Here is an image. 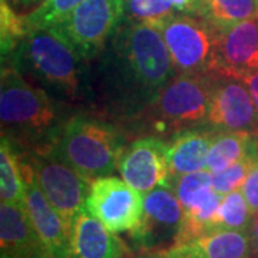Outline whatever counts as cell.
Instances as JSON below:
<instances>
[{
  "mask_svg": "<svg viewBox=\"0 0 258 258\" xmlns=\"http://www.w3.org/2000/svg\"><path fill=\"white\" fill-rule=\"evenodd\" d=\"M99 88L115 112L131 119L144 111L176 72L155 26L125 19L103 50Z\"/></svg>",
  "mask_w": 258,
  "mask_h": 258,
  "instance_id": "cell-1",
  "label": "cell"
},
{
  "mask_svg": "<svg viewBox=\"0 0 258 258\" xmlns=\"http://www.w3.org/2000/svg\"><path fill=\"white\" fill-rule=\"evenodd\" d=\"M0 119L2 137L23 151H52L64 125L49 93L12 63H2Z\"/></svg>",
  "mask_w": 258,
  "mask_h": 258,
  "instance_id": "cell-2",
  "label": "cell"
},
{
  "mask_svg": "<svg viewBox=\"0 0 258 258\" xmlns=\"http://www.w3.org/2000/svg\"><path fill=\"white\" fill-rule=\"evenodd\" d=\"M12 59L46 92L71 101L81 98L83 59L53 28L30 30Z\"/></svg>",
  "mask_w": 258,
  "mask_h": 258,
  "instance_id": "cell-3",
  "label": "cell"
},
{
  "mask_svg": "<svg viewBox=\"0 0 258 258\" xmlns=\"http://www.w3.org/2000/svg\"><path fill=\"white\" fill-rule=\"evenodd\" d=\"M123 149V135L108 120L75 115L64 122L52 152L93 182L115 172Z\"/></svg>",
  "mask_w": 258,
  "mask_h": 258,
  "instance_id": "cell-4",
  "label": "cell"
},
{
  "mask_svg": "<svg viewBox=\"0 0 258 258\" xmlns=\"http://www.w3.org/2000/svg\"><path fill=\"white\" fill-rule=\"evenodd\" d=\"M215 71L175 75L144 111L132 116L142 131L155 135L176 134L207 120Z\"/></svg>",
  "mask_w": 258,
  "mask_h": 258,
  "instance_id": "cell-5",
  "label": "cell"
},
{
  "mask_svg": "<svg viewBox=\"0 0 258 258\" xmlns=\"http://www.w3.org/2000/svg\"><path fill=\"white\" fill-rule=\"evenodd\" d=\"M154 26L164 37L178 74L215 71L217 32L203 19L192 13L174 12Z\"/></svg>",
  "mask_w": 258,
  "mask_h": 258,
  "instance_id": "cell-6",
  "label": "cell"
},
{
  "mask_svg": "<svg viewBox=\"0 0 258 258\" xmlns=\"http://www.w3.org/2000/svg\"><path fill=\"white\" fill-rule=\"evenodd\" d=\"M20 159L28 164L39 188L55 207L71 232L76 217L86 210L91 184L52 151H22Z\"/></svg>",
  "mask_w": 258,
  "mask_h": 258,
  "instance_id": "cell-7",
  "label": "cell"
},
{
  "mask_svg": "<svg viewBox=\"0 0 258 258\" xmlns=\"http://www.w3.org/2000/svg\"><path fill=\"white\" fill-rule=\"evenodd\" d=\"M123 19V0H83L53 29L88 60L105 50Z\"/></svg>",
  "mask_w": 258,
  "mask_h": 258,
  "instance_id": "cell-8",
  "label": "cell"
},
{
  "mask_svg": "<svg viewBox=\"0 0 258 258\" xmlns=\"http://www.w3.org/2000/svg\"><path fill=\"white\" fill-rule=\"evenodd\" d=\"M185 212L172 184L161 185L142 197V217L138 227L129 231L139 251H168L178 245Z\"/></svg>",
  "mask_w": 258,
  "mask_h": 258,
  "instance_id": "cell-9",
  "label": "cell"
},
{
  "mask_svg": "<svg viewBox=\"0 0 258 258\" xmlns=\"http://www.w3.org/2000/svg\"><path fill=\"white\" fill-rule=\"evenodd\" d=\"M207 122L215 131H242L258 135V111L242 79L215 71Z\"/></svg>",
  "mask_w": 258,
  "mask_h": 258,
  "instance_id": "cell-10",
  "label": "cell"
},
{
  "mask_svg": "<svg viewBox=\"0 0 258 258\" xmlns=\"http://www.w3.org/2000/svg\"><path fill=\"white\" fill-rule=\"evenodd\" d=\"M86 210L112 232H129L141 221L142 197L123 179L103 176L91 184Z\"/></svg>",
  "mask_w": 258,
  "mask_h": 258,
  "instance_id": "cell-11",
  "label": "cell"
},
{
  "mask_svg": "<svg viewBox=\"0 0 258 258\" xmlns=\"http://www.w3.org/2000/svg\"><path fill=\"white\" fill-rule=\"evenodd\" d=\"M118 169L123 181L141 194L171 185L169 144L158 135L135 139L123 149Z\"/></svg>",
  "mask_w": 258,
  "mask_h": 258,
  "instance_id": "cell-12",
  "label": "cell"
},
{
  "mask_svg": "<svg viewBox=\"0 0 258 258\" xmlns=\"http://www.w3.org/2000/svg\"><path fill=\"white\" fill-rule=\"evenodd\" d=\"M25 179V208L52 258H72L71 232L55 207L39 188L28 164L20 159Z\"/></svg>",
  "mask_w": 258,
  "mask_h": 258,
  "instance_id": "cell-13",
  "label": "cell"
},
{
  "mask_svg": "<svg viewBox=\"0 0 258 258\" xmlns=\"http://www.w3.org/2000/svg\"><path fill=\"white\" fill-rule=\"evenodd\" d=\"M254 69H258V15L217 33V72L235 75Z\"/></svg>",
  "mask_w": 258,
  "mask_h": 258,
  "instance_id": "cell-14",
  "label": "cell"
},
{
  "mask_svg": "<svg viewBox=\"0 0 258 258\" xmlns=\"http://www.w3.org/2000/svg\"><path fill=\"white\" fill-rule=\"evenodd\" d=\"M2 258H52L35 230L25 205H0Z\"/></svg>",
  "mask_w": 258,
  "mask_h": 258,
  "instance_id": "cell-15",
  "label": "cell"
},
{
  "mask_svg": "<svg viewBox=\"0 0 258 258\" xmlns=\"http://www.w3.org/2000/svg\"><path fill=\"white\" fill-rule=\"evenodd\" d=\"M252 238L249 232L214 230L166 251L168 258H249Z\"/></svg>",
  "mask_w": 258,
  "mask_h": 258,
  "instance_id": "cell-16",
  "label": "cell"
},
{
  "mask_svg": "<svg viewBox=\"0 0 258 258\" xmlns=\"http://www.w3.org/2000/svg\"><path fill=\"white\" fill-rule=\"evenodd\" d=\"M88 210L75 220L71 230L72 258H122L126 247Z\"/></svg>",
  "mask_w": 258,
  "mask_h": 258,
  "instance_id": "cell-17",
  "label": "cell"
},
{
  "mask_svg": "<svg viewBox=\"0 0 258 258\" xmlns=\"http://www.w3.org/2000/svg\"><path fill=\"white\" fill-rule=\"evenodd\" d=\"M215 129L188 128L174 134L169 142L171 179L207 169L208 151Z\"/></svg>",
  "mask_w": 258,
  "mask_h": 258,
  "instance_id": "cell-18",
  "label": "cell"
},
{
  "mask_svg": "<svg viewBox=\"0 0 258 258\" xmlns=\"http://www.w3.org/2000/svg\"><path fill=\"white\" fill-rule=\"evenodd\" d=\"M258 155V135L242 131H214L208 151L207 169L214 174Z\"/></svg>",
  "mask_w": 258,
  "mask_h": 258,
  "instance_id": "cell-19",
  "label": "cell"
},
{
  "mask_svg": "<svg viewBox=\"0 0 258 258\" xmlns=\"http://www.w3.org/2000/svg\"><path fill=\"white\" fill-rule=\"evenodd\" d=\"M192 15L220 33L258 15V0H198Z\"/></svg>",
  "mask_w": 258,
  "mask_h": 258,
  "instance_id": "cell-20",
  "label": "cell"
},
{
  "mask_svg": "<svg viewBox=\"0 0 258 258\" xmlns=\"http://www.w3.org/2000/svg\"><path fill=\"white\" fill-rule=\"evenodd\" d=\"M0 197L2 203L25 205V179L18 148L6 137L0 144Z\"/></svg>",
  "mask_w": 258,
  "mask_h": 258,
  "instance_id": "cell-21",
  "label": "cell"
},
{
  "mask_svg": "<svg viewBox=\"0 0 258 258\" xmlns=\"http://www.w3.org/2000/svg\"><path fill=\"white\" fill-rule=\"evenodd\" d=\"M255 214L252 212L247 198L240 189L222 197L220 208L214 217L212 230L244 231L251 234Z\"/></svg>",
  "mask_w": 258,
  "mask_h": 258,
  "instance_id": "cell-22",
  "label": "cell"
},
{
  "mask_svg": "<svg viewBox=\"0 0 258 258\" xmlns=\"http://www.w3.org/2000/svg\"><path fill=\"white\" fill-rule=\"evenodd\" d=\"M172 186L175 189L178 200L182 204L184 212L192 211L201 207L215 194V189L212 186L211 172L208 169L174 178Z\"/></svg>",
  "mask_w": 258,
  "mask_h": 258,
  "instance_id": "cell-23",
  "label": "cell"
},
{
  "mask_svg": "<svg viewBox=\"0 0 258 258\" xmlns=\"http://www.w3.org/2000/svg\"><path fill=\"white\" fill-rule=\"evenodd\" d=\"M29 33L25 16L19 15L8 0H0V42H2V60H10L22 40Z\"/></svg>",
  "mask_w": 258,
  "mask_h": 258,
  "instance_id": "cell-24",
  "label": "cell"
},
{
  "mask_svg": "<svg viewBox=\"0 0 258 258\" xmlns=\"http://www.w3.org/2000/svg\"><path fill=\"white\" fill-rule=\"evenodd\" d=\"M82 2L83 0H46L39 9L25 16L29 32L33 29L55 28Z\"/></svg>",
  "mask_w": 258,
  "mask_h": 258,
  "instance_id": "cell-25",
  "label": "cell"
},
{
  "mask_svg": "<svg viewBox=\"0 0 258 258\" xmlns=\"http://www.w3.org/2000/svg\"><path fill=\"white\" fill-rule=\"evenodd\" d=\"M123 8L125 19L152 26L175 12L171 0H123Z\"/></svg>",
  "mask_w": 258,
  "mask_h": 258,
  "instance_id": "cell-26",
  "label": "cell"
},
{
  "mask_svg": "<svg viewBox=\"0 0 258 258\" xmlns=\"http://www.w3.org/2000/svg\"><path fill=\"white\" fill-rule=\"evenodd\" d=\"M257 157L258 155H251V157L244 158L242 161L222 169L220 172L211 174L214 189L221 195H227L241 188Z\"/></svg>",
  "mask_w": 258,
  "mask_h": 258,
  "instance_id": "cell-27",
  "label": "cell"
},
{
  "mask_svg": "<svg viewBox=\"0 0 258 258\" xmlns=\"http://www.w3.org/2000/svg\"><path fill=\"white\" fill-rule=\"evenodd\" d=\"M241 191L247 198L252 212L258 214V157L254 165L251 166L248 175L241 186Z\"/></svg>",
  "mask_w": 258,
  "mask_h": 258,
  "instance_id": "cell-28",
  "label": "cell"
},
{
  "mask_svg": "<svg viewBox=\"0 0 258 258\" xmlns=\"http://www.w3.org/2000/svg\"><path fill=\"white\" fill-rule=\"evenodd\" d=\"M234 76H238V78L242 79V81L245 82V85L248 86L251 96H252V99H254L255 108H257L258 111V69L240 72V74H235Z\"/></svg>",
  "mask_w": 258,
  "mask_h": 258,
  "instance_id": "cell-29",
  "label": "cell"
},
{
  "mask_svg": "<svg viewBox=\"0 0 258 258\" xmlns=\"http://www.w3.org/2000/svg\"><path fill=\"white\" fill-rule=\"evenodd\" d=\"M46 0H15L12 8L18 12L22 16H28L30 13H33L35 10L39 9Z\"/></svg>",
  "mask_w": 258,
  "mask_h": 258,
  "instance_id": "cell-30",
  "label": "cell"
},
{
  "mask_svg": "<svg viewBox=\"0 0 258 258\" xmlns=\"http://www.w3.org/2000/svg\"><path fill=\"white\" fill-rule=\"evenodd\" d=\"M172 6L175 8L176 12H182V13H194V10L197 8L198 0H171Z\"/></svg>",
  "mask_w": 258,
  "mask_h": 258,
  "instance_id": "cell-31",
  "label": "cell"
},
{
  "mask_svg": "<svg viewBox=\"0 0 258 258\" xmlns=\"http://www.w3.org/2000/svg\"><path fill=\"white\" fill-rule=\"evenodd\" d=\"M129 258H168L166 251H141L139 255Z\"/></svg>",
  "mask_w": 258,
  "mask_h": 258,
  "instance_id": "cell-32",
  "label": "cell"
},
{
  "mask_svg": "<svg viewBox=\"0 0 258 258\" xmlns=\"http://www.w3.org/2000/svg\"><path fill=\"white\" fill-rule=\"evenodd\" d=\"M251 238H252V244H258V214H255L254 217L252 228H251Z\"/></svg>",
  "mask_w": 258,
  "mask_h": 258,
  "instance_id": "cell-33",
  "label": "cell"
},
{
  "mask_svg": "<svg viewBox=\"0 0 258 258\" xmlns=\"http://www.w3.org/2000/svg\"><path fill=\"white\" fill-rule=\"evenodd\" d=\"M252 251L258 254V244H252Z\"/></svg>",
  "mask_w": 258,
  "mask_h": 258,
  "instance_id": "cell-34",
  "label": "cell"
},
{
  "mask_svg": "<svg viewBox=\"0 0 258 258\" xmlns=\"http://www.w3.org/2000/svg\"><path fill=\"white\" fill-rule=\"evenodd\" d=\"M8 2H9L10 5H13V2H15V0H8Z\"/></svg>",
  "mask_w": 258,
  "mask_h": 258,
  "instance_id": "cell-35",
  "label": "cell"
}]
</instances>
